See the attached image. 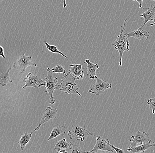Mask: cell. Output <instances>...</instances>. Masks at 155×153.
<instances>
[{"mask_svg": "<svg viewBox=\"0 0 155 153\" xmlns=\"http://www.w3.org/2000/svg\"><path fill=\"white\" fill-rule=\"evenodd\" d=\"M127 21V19H125L123 28L122 26H121L120 33L117 36L116 41L112 43V45L114 46L115 49L118 51L120 54V62L119 65L120 66L122 65V57L124 52L129 50L130 44L128 40L129 38L128 37L127 33L124 34Z\"/></svg>", "mask_w": 155, "mask_h": 153, "instance_id": "cell-1", "label": "cell"}, {"mask_svg": "<svg viewBox=\"0 0 155 153\" xmlns=\"http://www.w3.org/2000/svg\"><path fill=\"white\" fill-rule=\"evenodd\" d=\"M75 79L69 72L65 73L61 80V83L59 85L57 90H60L67 94H76L79 96H82L81 94L78 91L79 88L74 83Z\"/></svg>", "mask_w": 155, "mask_h": 153, "instance_id": "cell-2", "label": "cell"}, {"mask_svg": "<svg viewBox=\"0 0 155 153\" xmlns=\"http://www.w3.org/2000/svg\"><path fill=\"white\" fill-rule=\"evenodd\" d=\"M47 75L45 78V92L49 95L50 100L49 101L50 104L53 105L55 103V100L54 99L53 94L54 90L59 88V85L58 84V78L53 77V72L49 67H47Z\"/></svg>", "mask_w": 155, "mask_h": 153, "instance_id": "cell-3", "label": "cell"}, {"mask_svg": "<svg viewBox=\"0 0 155 153\" xmlns=\"http://www.w3.org/2000/svg\"><path fill=\"white\" fill-rule=\"evenodd\" d=\"M67 135L71 139L75 138L83 142L87 136L93 135V134L84 128L79 126L77 123H74L72 129L68 132Z\"/></svg>", "mask_w": 155, "mask_h": 153, "instance_id": "cell-4", "label": "cell"}, {"mask_svg": "<svg viewBox=\"0 0 155 153\" xmlns=\"http://www.w3.org/2000/svg\"><path fill=\"white\" fill-rule=\"evenodd\" d=\"M96 82L92 85L89 90V92L95 94L97 96L103 94L107 89L111 88V84L107 83L105 80L98 78H96Z\"/></svg>", "mask_w": 155, "mask_h": 153, "instance_id": "cell-5", "label": "cell"}, {"mask_svg": "<svg viewBox=\"0 0 155 153\" xmlns=\"http://www.w3.org/2000/svg\"><path fill=\"white\" fill-rule=\"evenodd\" d=\"M128 140L131 143L130 145L129 146V148L135 147L137 144L153 142V141L150 139V136L148 134L144 131H140L139 130L137 131L135 135L130 136Z\"/></svg>", "mask_w": 155, "mask_h": 153, "instance_id": "cell-6", "label": "cell"}, {"mask_svg": "<svg viewBox=\"0 0 155 153\" xmlns=\"http://www.w3.org/2000/svg\"><path fill=\"white\" fill-rule=\"evenodd\" d=\"M31 56L27 57L25 54H23L18 58L17 61L13 63V67L19 70L20 73H23L25 70L30 66L37 67V65L32 61Z\"/></svg>", "mask_w": 155, "mask_h": 153, "instance_id": "cell-7", "label": "cell"}, {"mask_svg": "<svg viewBox=\"0 0 155 153\" xmlns=\"http://www.w3.org/2000/svg\"><path fill=\"white\" fill-rule=\"evenodd\" d=\"M37 72L32 73L30 72L27 75L26 78L23 79V82L26 83L23 88L25 90L28 87H33L35 88H38L40 87L44 86L45 82L39 76L36 75Z\"/></svg>", "mask_w": 155, "mask_h": 153, "instance_id": "cell-8", "label": "cell"}, {"mask_svg": "<svg viewBox=\"0 0 155 153\" xmlns=\"http://www.w3.org/2000/svg\"><path fill=\"white\" fill-rule=\"evenodd\" d=\"M108 139H105L102 138L100 135L96 136V143L93 150L91 151H87V153L97 152V151H101L108 152H114V150L112 147L108 144Z\"/></svg>", "mask_w": 155, "mask_h": 153, "instance_id": "cell-9", "label": "cell"}, {"mask_svg": "<svg viewBox=\"0 0 155 153\" xmlns=\"http://www.w3.org/2000/svg\"><path fill=\"white\" fill-rule=\"evenodd\" d=\"M58 112V109L57 108L53 109L50 106H48L45 109V112L44 114L43 117L41 118L40 122L39 123L38 126L33 131V132L35 131L38 130L42 124L45 123L48 121H52L53 119L57 118V114Z\"/></svg>", "mask_w": 155, "mask_h": 153, "instance_id": "cell-10", "label": "cell"}, {"mask_svg": "<svg viewBox=\"0 0 155 153\" xmlns=\"http://www.w3.org/2000/svg\"><path fill=\"white\" fill-rule=\"evenodd\" d=\"M141 8L143 9H147V10L140 15V17H143L144 20V24L142 26L139 28L140 29L142 28L149 21H153L154 22L155 18V8L153 4L151 5V6L149 8H144L142 7Z\"/></svg>", "mask_w": 155, "mask_h": 153, "instance_id": "cell-11", "label": "cell"}, {"mask_svg": "<svg viewBox=\"0 0 155 153\" xmlns=\"http://www.w3.org/2000/svg\"><path fill=\"white\" fill-rule=\"evenodd\" d=\"M69 72L75 80L82 79L84 77V73L82 64L70 65H69Z\"/></svg>", "mask_w": 155, "mask_h": 153, "instance_id": "cell-12", "label": "cell"}, {"mask_svg": "<svg viewBox=\"0 0 155 153\" xmlns=\"http://www.w3.org/2000/svg\"><path fill=\"white\" fill-rule=\"evenodd\" d=\"M85 62L87 64V75L91 79H95L97 78V74L100 70L99 66L96 64L92 63L89 59L85 60Z\"/></svg>", "mask_w": 155, "mask_h": 153, "instance_id": "cell-13", "label": "cell"}, {"mask_svg": "<svg viewBox=\"0 0 155 153\" xmlns=\"http://www.w3.org/2000/svg\"><path fill=\"white\" fill-rule=\"evenodd\" d=\"M128 37L134 38L137 39L144 40L146 38V40L148 39V37L150 36V32H146L145 30L138 28L136 31H132L130 32L127 33Z\"/></svg>", "mask_w": 155, "mask_h": 153, "instance_id": "cell-14", "label": "cell"}, {"mask_svg": "<svg viewBox=\"0 0 155 153\" xmlns=\"http://www.w3.org/2000/svg\"><path fill=\"white\" fill-rule=\"evenodd\" d=\"M67 124H64L63 126H59L56 128H53L50 136L48 137L47 141H49L50 139L56 138L60 135H65L66 131L68 129Z\"/></svg>", "mask_w": 155, "mask_h": 153, "instance_id": "cell-15", "label": "cell"}, {"mask_svg": "<svg viewBox=\"0 0 155 153\" xmlns=\"http://www.w3.org/2000/svg\"><path fill=\"white\" fill-rule=\"evenodd\" d=\"M155 145V143L153 142L152 143H143V144H140L139 146H136L133 148H129L127 149V151L132 153H144L147 149L151 147H154Z\"/></svg>", "mask_w": 155, "mask_h": 153, "instance_id": "cell-16", "label": "cell"}, {"mask_svg": "<svg viewBox=\"0 0 155 153\" xmlns=\"http://www.w3.org/2000/svg\"><path fill=\"white\" fill-rule=\"evenodd\" d=\"M33 133V132L32 131L31 133L26 132V133L22 135V137L18 142V144L20 145V148L22 151H24L26 145L30 142Z\"/></svg>", "mask_w": 155, "mask_h": 153, "instance_id": "cell-17", "label": "cell"}, {"mask_svg": "<svg viewBox=\"0 0 155 153\" xmlns=\"http://www.w3.org/2000/svg\"><path fill=\"white\" fill-rule=\"evenodd\" d=\"M72 143L71 142L68 143L65 138H63V139L59 140V141L57 142L56 145H55L54 150H56V151H58V152L61 150V149H68L69 150L72 148Z\"/></svg>", "mask_w": 155, "mask_h": 153, "instance_id": "cell-18", "label": "cell"}, {"mask_svg": "<svg viewBox=\"0 0 155 153\" xmlns=\"http://www.w3.org/2000/svg\"><path fill=\"white\" fill-rule=\"evenodd\" d=\"M8 69L6 72H2L0 74V84L2 87H5L7 85L8 83H12L13 82L12 80L10 79L9 72L12 69L10 66H8Z\"/></svg>", "mask_w": 155, "mask_h": 153, "instance_id": "cell-19", "label": "cell"}, {"mask_svg": "<svg viewBox=\"0 0 155 153\" xmlns=\"http://www.w3.org/2000/svg\"><path fill=\"white\" fill-rule=\"evenodd\" d=\"M44 43L45 45L46 48H47L50 52H51V53L60 54V55H61L62 56L66 58H68L67 56H66V55H64L63 53L61 52V51L58 49V47H57V46L54 45H50L48 44L47 42H46L45 41L44 42Z\"/></svg>", "mask_w": 155, "mask_h": 153, "instance_id": "cell-20", "label": "cell"}, {"mask_svg": "<svg viewBox=\"0 0 155 153\" xmlns=\"http://www.w3.org/2000/svg\"><path fill=\"white\" fill-rule=\"evenodd\" d=\"M53 73H63L65 74L66 73V71L62 66L60 65H58L55 67H53L51 69Z\"/></svg>", "mask_w": 155, "mask_h": 153, "instance_id": "cell-21", "label": "cell"}, {"mask_svg": "<svg viewBox=\"0 0 155 153\" xmlns=\"http://www.w3.org/2000/svg\"><path fill=\"white\" fill-rule=\"evenodd\" d=\"M70 152L73 153H87V152L83 151L81 150L80 145L79 144H72V148L70 149Z\"/></svg>", "mask_w": 155, "mask_h": 153, "instance_id": "cell-22", "label": "cell"}, {"mask_svg": "<svg viewBox=\"0 0 155 153\" xmlns=\"http://www.w3.org/2000/svg\"><path fill=\"white\" fill-rule=\"evenodd\" d=\"M155 98L149 99L147 101V104L150 105V109H152V113L155 114Z\"/></svg>", "mask_w": 155, "mask_h": 153, "instance_id": "cell-23", "label": "cell"}, {"mask_svg": "<svg viewBox=\"0 0 155 153\" xmlns=\"http://www.w3.org/2000/svg\"><path fill=\"white\" fill-rule=\"evenodd\" d=\"M108 144H109V145H110L111 147L113 148V149H114V151H116V153H124V150H122V149H120V148H116V147H115L114 145H111V144H110V143H109V141H108Z\"/></svg>", "mask_w": 155, "mask_h": 153, "instance_id": "cell-24", "label": "cell"}, {"mask_svg": "<svg viewBox=\"0 0 155 153\" xmlns=\"http://www.w3.org/2000/svg\"><path fill=\"white\" fill-rule=\"evenodd\" d=\"M4 50L3 47H2L1 45H0V56H2L3 59L5 58L4 55Z\"/></svg>", "mask_w": 155, "mask_h": 153, "instance_id": "cell-25", "label": "cell"}, {"mask_svg": "<svg viewBox=\"0 0 155 153\" xmlns=\"http://www.w3.org/2000/svg\"><path fill=\"white\" fill-rule=\"evenodd\" d=\"M133 1H136L139 3V8H142V4L143 2V0H133Z\"/></svg>", "mask_w": 155, "mask_h": 153, "instance_id": "cell-26", "label": "cell"}, {"mask_svg": "<svg viewBox=\"0 0 155 153\" xmlns=\"http://www.w3.org/2000/svg\"><path fill=\"white\" fill-rule=\"evenodd\" d=\"M58 152L59 153H68V152L66 150H64V149H61V150H60V151H58Z\"/></svg>", "mask_w": 155, "mask_h": 153, "instance_id": "cell-27", "label": "cell"}, {"mask_svg": "<svg viewBox=\"0 0 155 153\" xmlns=\"http://www.w3.org/2000/svg\"><path fill=\"white\" fill-rule=\"evenodd\" d=\"M63 3H64V6H63V7H64V8H65L67 6L66 0H64Z\"/></svg>", "mask_w": 155, "mask_h": 153, "instance_id": "cell-28", "label": "cell"}, {"mask_svg": "<svg viewBox=\"0 0 155 153\" xmlns=\"http://www.w3.org/2000/svg\"><path fill=\"white\" fill-rule=\"evenodd\" d=\"M3 1V0H0V1Z\"/></svg>", "mask_w": 155, "mask_h": 153, "instance_id": "cell-29", "label": "cell"}, {"mask_svg": "<svg viewBox=\"0 0 155 153\" xmlns=\"http://www.w3.org/2000/svg\"><path fill=\"white\" fill-rule=\"evenodd\" d=\"M152 1H155V0H152Z\"/></svg>", "mask_w": 155, "mask_h": 153, "instance_id": "cell-30", "label": "cell"}]
</instances>
